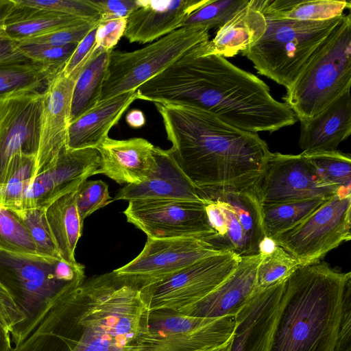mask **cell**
Here are the masks:
<instances>
[{
	"mask_svg": "<svg viewBox=\"0 0 351 351\" xmlns=\"http://www.w3.org/2000/svg\"><path fill=\"white\" fill-rule=\"evenodd\" d=\"M147 313L141 287L113 270L63 294L9 351H137Z\"/></svg>",
	"mask_w": 351,
	"mask_h": 351,
	"instance_id": "6da1fadb",
	"label": "cell"
},
{
	"mask_svg": "<svg viewBox=\"0 0 351 351\" xmlns=\"http://www.w3.org/2000/svg\"><path fill=\"white\" fill-rule=\"evenodd\" d=\"M194 47L136 90L137 99L201 108L239 129L275 132L298 119L254 74Z\"/></svg>",
	"mask_w": 351,
	"mask_h": 351,
	"instance_id": "7a4b0ae2",
	"label": "cell"
},
{
	"mask_svg": "<svg viewBox=\"0 0 351 351\" xmlns=\"http://www.w3.org/2000/svg\"><path fill=\"white\" fill-rule=\"evenodd\" d=\"M169 152L196 188L254 190L270 153L257 133L184 104L154 103Z\"/></svg>",
	"mask_w": 351,
	"mask_h": 351,
	"instance_id": "3957f363",
	"label": "cell"
},
{
	"mask_svg": "<svg viewBox=\"0 0 351 351\" xmlns=\"http://www.w3.org/2000/svg\"><path fill=\"white\" fill-rule=\"evenodd\" d=\"M351 273L319 261L287 280L271 351H332Z\"/></svg>",
	"mask_w": 351,
	"mask_h": 351,
	"instance_id": "277c9868",
	"label": "cell"
},
{
	"mask_svg": "<svg viewBox=\"0 0 351 351\" xmlns=\"http://www.w3.org/2000/svg\"><path fill=\"white\" fill-rule=\"evenodd\" d=\"M84 280V266L79 263L0 250V282L24 317L11 331V341H23L60 297Z\"/></svg>",
	"mask_w": 351,
	"mask_h": 351,
	"instance_id": "5b68a950",
	"label": "cell"
},
{
	"mask_svg": "<svg viewBox=\"0 0 351 351\" xmlns=\"http://www.w3.org/2000/svg\"><path fill=\"white\" fill-rule=\"evenodd\" d=\"M351 86V17L343 14L282 97L298 120L312 119Z\"/></svg>",
	"mask_w": 351,
	"mask_h": 351,
	"instance_id": "8992f818",
	"label": "cell"
},
{
	"mask_svg": "<svg viewBox=\"0 0 351 351\" xmlns=\"http://www.w3.org/2000/svg\"><path fill=\"white\" fill-rule=\"evenodd\" d=\"M341 16L317 21L265 16L264 34L241 53L261 75L287 88Z\"/></svg>",
	"mask_w": 351,
	"mask_h": 351,
	"instance_id": "52a82bcc",
	"label": "cell"
},
{
	"mask_svg": "<svg viewBox=\"0 0 351 351\" xmlns=\"http://www.w3.org/2000/svg\"><path fill=\"white\" fill-rule=\"evenodd\" d=\"M197 193L215 232L206 242L218 251L241 257L260 254L266 237L254 190L197 188Z\"/></svg>",
	"mask_w": 351,
	"mask_h": 351,
	"instance_id": "ba28073f",
	"label": "cell"
},
{
	"mask_svg": "<svg viewBox=\"0 0 351 351\" xmlns=\"http://www.w3.org/2000/svg\"><path fill=\"white\" fill-rule=\"evenodd\" d=\"M209 29L183 27L132 51L112 50L100 101L136 90L194 47L209 40Z\"/></svg>",
	"mask_w": 351,
	"mask_h": 351,
	"instance_id": "9c48e42d",
	"label": "cell"
},
{
	"mask_svg": "<svg viewBox=\"0 0 351 351\" xmlns=\"http://www.w3.org/2000/svg\"><path fill=\"white\" fill-rule=\"evenodd\" d=\"M351 191L326 199L291 229L271 239L292 255L300 266L320 261L351 239Z\"/></svg>",
	"mask_w": 351,
	"mask_h": 351,
	"instance_id": "30bf717a",
	"label": "cell"
},
{
	"mask_svg": "<svg viewBox=\"0 0 351 351\" xmlns=\"http://www.w3.org/2000/svg\"><path fill=\"white\" fill-rule=\"evenodd\" d=\"M234 326L232 316L206 319L171 309L147 311L137 351H203L227 341Z\"/></svg>",
	"mask_w": 351,
	"mask_h": 351,
	"instance_id": "8fae6325",
	"label": "cell"
},
{
	"mask_svg": "<svg viewBox=\"0 0 351 351\" xmlns=\"http://www.w3.org/2000/svg\"><path fill=\"white\" fill-rule=\"evenodd\" d=\"M241 257L224 251L201 259L156 282L141 288L147 311H179L203 298L236 269Z\"/></svg>",
	"mask_w": 351,
	"mask_h": 351,
	"instance_id": "7c38bea8",
	"label": "cell"
},
{
	"mask_svg": "<svg viewBox=\"0 0 351 351\" xmlns=\"http://www.w3.org/2000/svg\"><path fill=\"white\" fill-rule=\"evenodd\" d=\"M261 204L327 199L347 191L326 182L303 152H271L254 189Z\"/></svg>",
	"mask_w": 351,
	"mask_h": 351,
	"instance_id": "4fadbf2b",
	"label": "cell"
},
{
	"mask_svg": "<svg viewBox=\"0 0 351 351\" xmlns=\"http://www.w3.org/2000/svg\"><path fill=\"white\" fill-rule=\"evenodd\" d=\"M127 221L150 239L196 237L214 234L203 202L180 199L130 201L123 211Z\"/></svg>",
	"mask_w": 351,
	"mask_h": 351,
	"instance_id": "5bb4252c",
	"label": "cell"
},
{
	"mask_svg": "<svg viewBox=\"0 0 351 351\" xmlns=\"http://www.w3.org/2000/svg\"><path fill=\"white\" fill-rule=\"evenodd\" d=\"M43 92L0 97V194L14 158L37 154Z\"/></svg>",
	"mask_w": 351,
	"mask_h": 351,
	"instance_id": "9a60e30c",
	"label": "cell"
},
{
	"mask_svg": "<svg viewBox=\"0 0 351 351\" xmlns=\"http://www.w3.org/2000/svg\"><path fill=\"white\" fill-rule=\"evenodd\" d=\"M219 252L200 238H147L135 258L114 271L131 278L142 288Z\"/></svg>",
	"mask_w": 351,
	"mask_h": 351,
	"instance_id": "2e32d148",
	"label": "cell"
},
{
	"mask_svg": "<svg viewBox=\"0 0 351 351\" xmlns=\"http://www.w3.org/2000/svg\"><path fill=\"white\" fill-rule=\"evenodd\" d=\"M100 167L97 149H62L33 178L22 208L46 207L60 196L76 190Z\"/></svg>",
	"mask_w": 351,
	"mask_h": 351,
	"instance_id": "e0dca14e",
	"label": "cell"
},
{
	"mask_svg": "<svg viewBox=\"0 0 351 351\" xmlns=\"http://www.w3.org/2000/svg\"><path fill=\"white\" fill-rule=\"evenodd\" d=\"M61 72L48 82L43 92L39 145L36 175L67 147L73 92L76 81Z\"/></svg>",
	"mask_w": 351,
	"mask_h": 351,
	"instance_id": "ac0fdd59",
	"label": "cell"
},
{
	"mask_svg": "<svg viewBox=\"0 0 351 351\" xmlns=\"http://www.w3.org/2000/svg\"><path fill=\"white\" fill-rule=\"evenodd\" d=\"M287 280L256 292L234 316L230 351H271Z\"/></svg>",
	"mask_w": 351,
	"mask_h": 351,
	"instance_id": "d6986e66",
	"label": "cell"
},
{
	"mask_svg": "<svg viewBox=\"0 0 351 351\" xmlns=\"http://www.w3.org/2000/svg\"><path fill=\"white\" fill-rule=\"evenodd\" d=\"M261 253L243 256L233 272L215 289L179 313L191 317L217 319L234 317L256 289V271Z\"/></svg>",
	"mask_w": 351,
	"mask_h": 351,
	"instance_id": "ffe728a7",
	"label": "cell"
},
{
	"mask_svg": "<svg viewBox=\"0 0 351 351\" xmlns=\"http://www.w3.org/2000/svg\"><path fill=\"white\" fill-rule=\"evenodd\" d=\"M209 0H138L127 19L123 36L130 43H148L181 28L187 18Z\"/></svg>",
	"mask_w": 351,
	"mask_h": 351,
	"instance_id": "44dd1931",
	"label": "cell"
},
{
	"mask_svg": "<svg viewBox=\"0 0 351 351\" xmlns=\"http://www.w3.org/2000/svg\"><path fill=\"white\" fill-rule=\"evenodd\" d=\"M155 146L143 138L117 140L108 137L97 148L103 174L119 184H137L156 170Z\"/></svg>",
	"mask_w": 351,
	"mask_h": 351,
	"instance_id": "7402d4cb",
	"label": "cell"
},
{
	"mask_svg": "<svg viewBox=\"0 0 351 351\" xmlns=\"http://www.w3.org/2000/svg\"><path fill=\"white\" fill-rule=\"evenodd\" d=\"M157 166L154 172L137 184H127L113 200L180 199L202 202L197 188L185 176L169 149H154Z\"/></svg>",
	"mask_w": 351,
	"mask_h": 351,
	"instance_id": "603a6c76",
	"label": "cell"
},
{
	"mask_svg": "<svg viewBox=\"0 0 351 351\" xmlns=\"http://www.w3.org/2000/svg\"><path fill=\"white\" fill-rule=\"evenodd\" d=\"M300 122L298 145L302 152L337 150L351 133L350 90L312 119Z\"/></svg>",
	"mask_w": 351,
	"mask_h": 351,
	"instance_id": "cb8c5ba5",
	"label": "cell"
},
{
	"mask_svg": "<svg viewBox=\"0 0 351 351\" xmlns=\"http://www.w3.org/2000/svg\"><path fill=\"white\" fill-rule=\"evenodd\" d=\"M137 99L136 90L100 101L94 108L71 122L67 147L71 149H97L108 137L129 108Z\"/></svg>",
	"mask_w": 351,
	"mask_h": 351,
	"instance_id": "d4e9b609",
	"label": "cell"
},
{
	"mask_svg": "<svg viewBox=\"0 0 351 351\" xmlns=\"http://www.w3.org/2000/svg\"><path fill=\"white\" fill-rule=\"evenodd\" d=\"M266 27L265 16L248 1L218 28L214 38L202 43V53L225 58L234 56L258 41Z\"/></svg>",
	"mask_w": 351,
	"mask_h": 351,
	"instance_id": "484cf974",
	"label": "cell"
},
{
	"mask_svg": "<svg viewBox=\"0 0 351 351\" xmlns=\"http://www.w3.org/2000/svg\"><path fill=\"white\" fill-rule=\"evenodd\" d=\"M77 190L67 193L45 207V216L62 259L75 264V250L82 235L81 222L76 205Z\"/></svg>",
	"mask_w": 351,
	"mask_h": 351,
	"instance_id": "4316f807",
	"label": "cell"
},
{
	"mask_svg": "<svg viewBox=\"0 0 351 351\" xmlns=\"http://www.w3.org/2000/svg\"><path fill=\"white\" fill-rule=\"evenodd\" d=\"M14 2V6L6 21V31L9 36L18 43L60 28L89 22L49 10L20 5L15 0Z\"/></svg>",
	"mask_w": 351,
	"mask_h": 351,
	"instance_id": "83f0119b",
	"label": "cell"
},
{
	"mask_svg": "<svg viewBox=\"0 0 351 351\" xmlns=\"http://www.w3.org/2000/svg\"><path fill=\"white\" fill-rule=\"evenodd\" d=\"M265 16L295 21H325L343 14L346 0H250Z\"/></svg>",
	"mask_w": 351,
	"mask_h": 351,
	"instance_id": "f1b7e54d",
	"label": "cell"
},
{
	"mask_svg": "<svg viewBox=\"0 0 351 351\" xmlns=\"http://www.w3.org/2000/svg\"><path fill=\"white\" fill-rule=\"evenodd\" d=\"M112 51L94 47L84 63L73 88L71 122L100 101L101 88Z\"/></svg>",
	"mask_w": 351,
	"mask_h": 351,
	"instance_id": "f546056e",
	"label": "cell"
},
{
	"mask_svg": "<svg viewBox=\"0 0 351 351\" xmlns=\"http://www.w3.org/2000/svg\"><path fill=\"white\" fill-rule=\"evenodd\" d=\"M326 199H309L261 204L265 237L271 239L291 229L313 212Z\"/></svg>",
	"mask_w": 351,
	"mask_h": 351,
	"instance_id": "4dcf8cb0",
	"label": "cell"
},
{
	"mask_svg": "<svg viewBox=\"0 0 351 351\" xmlns=\"http://www.w3.org/2000/svg\"><path fill=\"white\" fill-rule=\"evenodd\" d=\"M53 77L32 61L0 64V97L20 93L43 92Z\"/></svg>",
	"mask_w": 351,
	"mask_h": 351,
	"instance_id": "1f68e13d",
	"label": "cell"
},
{
	"mask_svg": "<svg viewBox=\"0 0 351 351\" xmlns=\"http://www.w3.org/2000/svg\"><path fill=\"white\" fill-rule=\"evenodd\" d=\"M256 271L257 291L287 280L300 267L299 262L285 249L266 238Z\"/></svg>",
	"mask_w": 351,
	"mask_h": 351,
	"instance_id": "d6a6232c",
	"label": "cell"
},
{
	"mask_svg": "<svg viewBox=\"0 0 351 351\" xmlns=\"http://www.w3.org/2000/svg\"><path fill=\"white\" fill-rule=\"evenodd\" d=\"M36 154L21 153L14 158L8 179L0 194V205L12 210L21 208L36 175Z\"/></svg>",
	"mask_w": 351,
	"mask_h": 351,
	"instance_id": "836d02e7",
	"label": "cell"
},
{
	"mask_svg": "<svg viewBox=\"0 0 351 351\" xmlns=\"http://www.w3.org/2000/svg\"><path fill=\"white\" fill-rule=\"evenodd\" d=\"M303 153L326 182L339 189L351 191L350 154L338 150Z\"/></svg>",
	"mask_w": 351,
	"mask_h": 351,
	"instance_id": "e575fe53",
	"label": "cell"
},
{
	"mask_svg": "<svg viewBox=\"0 0 351 351\" xmlns=\"http://www.w3.org/2000/svg\"><path fill=\"white\" fill-rule=\"evenodd\" d=\"M0 250L37 254L35 243L26 226L10 208L0 205Z\"/></svg>",
	"mask_w": 351,
	"mask_h": 351,
	"instance_id": "d590c367",
	"label": "cell"
},
{
	"mask_svg": "<svg viewBox=\"0 0 351 351\" xmlns=\"http://www.w3.org/2000/svg\"><path fill=\"white\" fill-rule=\"evenodd\" d=\"M11 210L27 228L38 254L62 259L46 219L45 207Z\"/></svg>",
	"mask_w": 351,
	"mask_h": 351,
	"instance_id": "8d00e7d4",
	"label": "cell"
},
{
	"mask_svg": "<svg viewBox=\"0 0 351 351\" xmlns=\"http://www.w3.org/2000/svg\"><path fill=\"white\" fill-rule=\"evenodd\" d=\"M77 45L53 46L29 43H19L24 56L29 61L41 64L53 78L62 71Z\"/></svg>",
	"mask_w": 351,
	"mask_h": 351,
	"instance_id": "74e56055",
	"label": "cell"
},
{
	"mask_svg": "<svg viewBox=\"0 0 351 351\" xmlns=\"http://www.w3.org/2000/svg\"><path fill=\"white\" fill-rule=\"evenodd\" d=\"M247 0H209L192 13L183 23V27L202 26L209 30L221 27Z\"/></svg>",
	"mask_w": 351,
	"mask_h": 351,
	"instance_id": "f35d334b",
	"label": "cell"
},
{
	"mask_svg": "<svg viewBox=\"0 0 351 351\" xmlns=\"http://www.w3.org/2000/svg\"><path fill=\"white\" fill-rule=\"evenodd\" d=\"M25 6L43 9L81 19L92 23H99L100 14L90 0H15Z\"/></svg>",
	"mask_w": 351,
	"mask_h": 351,
	"instance_id": "ab89813d",
	"label": "cell"
},
{
	"mask_svg": "<svg viewBox=\"0 0 351 351\" xmlns=\"http://www.w3.org/2000/svg\"><path fill=\"white\" fill-rule=\"evenodd\" d=\"M112 201L108 185L105 182L101 180L84 181L77 188L76 194V205L81 222L84 223L87 217Z\"/></svg>",
	"mask_w": 351,
	"mask_h": 351,
	"instance_id": "60d3db41",
	"label": "cell"
},
{
	"mask_svg": "<svg viewBox=\"0 0 351 351\" xmlns=\"http://www.w3.org/2000/svg\"><path fill=\"white\" fill-rule=\"evenodd\" d=\"M98 24V23L86 22L79 25L60 28L20 43L44 44L53 46L77 45Z\"/></svg>",
	"mask_w": 351,
	"mask_h": 351,
	"instance_id": "b9f144b4",
	"label": "cell"
},
{
	"mask_svg": "<svg viewBox=\"0 0 351 351\" xmlns=\"http://www.w3.org/2000/svg\"><path fill=\"white\" fill-rule=\"evenodd\" d=\"M14 6V0H0V64L29 62L6 31V21Z\"/></svg>",
	"mask_w": 351,
	"mask_h": 351,
	"instance_id": "7bdbcfd3",
	"label": "cell"
},
{
	"mask_svg": "<svg viewBox=\"0 0 351 351\" xmlns=\"http://www.w3.org/2000/svg\"><path fill=\"white\" fill-rule=\"evenodd\" d=\"M127 19L100 21L97 25L94 47L113 50L126 27Z\"/></svg>",
	"mask_w": 351,
	"mask_h": 351,
	"instance_id": "ee69618b",
	"label": "cell"
},
{
	"mask_svg": "<svg viewBox=\"0 0 351 351\" xmlns=\"http://www.w3.org/2000/svg\"><path fill=\"white\" fill-rule=\"evenodd\" d=\"M332 351H351V280L343 294L339 326Z\"/></svg>",
	"mask_w": 351,
	"mask_h": 351,
	"instance_id": "f6af8a7d",
	"label": "cell"
},
{
	"mask_svg": "<svg viewBox=\"0 0 351 351\" xmlns=\"http://www.w3.org/2000/svg\"><path fill=\"white\" fill-rule=\"evenodd\" d=\"M90 1L99 12L100 21L128 19L140 7L138 0H90Z\"/></svg>",
	"mask_w": 351,
	"mask_h": 351,
	"instance_id": "bcb514c9",
	"label": "cell"
},
{
	"mask_svg": "<svg viewBox=\"0 0 351 351\" xmlns=\"http://www.w3.org/2000/svg\"><path fill=\"white\" fill-rule=\"evenodd\" d=\"M97 25L78 43L62 71L64 75L77 77L84 63L95 47Z\"/></svg>",
	"mask_w": 351,
	"mask_h": 351,
	"instance_id": "7dc6e473",
	"label": "cell"
},
{
	"mask_svg": "<svg viewBox=\"0 0 351 351\" xmlns=\"http://www.w3.org/2000/svg\"><path fill=\"white\" fill-rule=\"evenodd\" d=\"M24 319L7 289L0 282V324L10 333Z\"/></svg>",
	"mask_w": 351,
	"mask_h": 351,
	"instance_id": "c3c4849f",
	"label": "cell"
},
{
	"mask_svg": "<svg viewBox=\"0 0 351 351\" xmlns=\"http://www.w3.org/2000/svg\"><path fill=\"white\" fill-rule=\"evenodd\" d=\"M125 120L130 127L132 128H139L145 123V117L140 110H130L126 115Z\"/></svg>",
	"mask_w": 351,
	"mask_h": 351,
	"instance_id": "681fc988",
	"label": "cell"
},
{
	"mask_svg": "<svg viewBox=\"0 0 351 351\" xmlns=\"http://www.w3.org/2000/svg\"><path fill=\"white\" fill-rule=\"evenodd\" d=\"M11 347L10 333L0 324V351H9Z\"/></svg>",
	"mask_w": 351,
	"mask_h": 351,
	"instance_id": "f907efd6",
	"label": "cell"
},
{
	"mask_svg": "<svg viewBox=\"0 0 351 351\" xmlns=\"http://www.w3.org/2000/svg\"><path fill=\"white\" fill-rule=\"evenodd\" d=\"M232 337L233 335L227 341L220 346L213 347L203 351H230L232 343Z\"/></svg>",
	"mask_w": 351,
	"mask_h": 351,
	"instance_id": "816d5d0a",
	"label": "cell"
}]
</instances>
